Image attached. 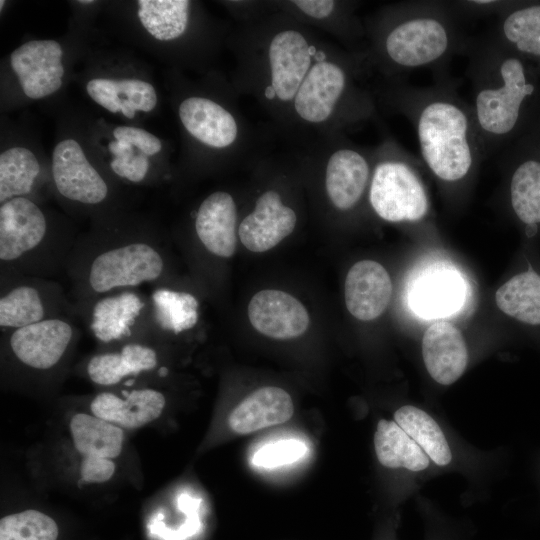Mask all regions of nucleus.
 I'll return each mask as SVG.
<instances>
[{
  "mask_svg": "<svg viewBox=\"0 0 540 540\" xmlns=\"http://www.w3.org/2000/svg\"><path fill=\"white\" fill-rule=\"evenodd\" d=\"M432 86L419 87L404 79L385 81L380 100L413 126L421 159L431 174L447 186L467 182L483 158L469 102L447 73L434 74Z\"/></svg>",
  "mask_w": 540,
  "mask_h": 540,
  "instance_id": "1",
  "label": "nucleus"
},
{
  "mask_svg": "<svg viewBox=\"0 0 540 540\" xmlns=\"http://www.w3.org/2000/svg\"><path fill=\"white\" fill-rule=\"evenodd\" d=\"M450 1H405L381 8L364 22L369 68L385 81L417 69L445 73L448 62L464 53L469 37Z\"/></svg>",
  "mask_w": 540,
  "mask_h": 540,
  "instance_id": "2",
  "label": "nucleus"
},
{
  "mask_svg": "<svg viewBox=\"0 0 540 540\" xmlns=\"http://www.w3.org/2000/svg\"><path fill=\"white\" fill-rule=\"evenodd\" d=\"M309 28L279 10L250 20L242 36L241 86L288 128L294 98L325 45Z\"/></svg>",
  "mask_w": 540,
  "mask_h": 540,
  "instance_id": "3",
  "label": "nucleus"
},
{
  "mask_svg": "<svg viewBox=\"0 0 540 540\" xmlns=\"http://www.w3.org/2000/svg\"><path fill=\"white\" fill-rule=\"evenodd\" d=\"M464 53L472 84L471 109L483 158L496 156L520 124L524 103L536 87L515 51L495 34L470 38Z\"/></svg>",
  "mask_w": 540,
  "mask_h": 540,
  "instance_id": "4",
  "label": "nucleus"
},
{
  "mask_svg": "<svg viewBox=\"0 0 540 540\" xmlns=\"http://www.w3.org/2000/svg\"><path fill=\"white\" fill-rule=\"evenodd\" d=\"M367 68L363 53L325 44L294 98L289 129H313L328 139L374 119L375 99L363 83Z\"/></svg>",
  "mask_w": 540,
  "mask_h": 540,
  "instance_id": "5",
  "label": "nucleus"
},
{
  "mask_svg": "<svg viewBox=\"0 0 540 540\" xmlns=\"http://www.w3.org/2000/svg\"><path fill=\"white\" fill-rule=\"evenodd\" d=\"M368 199L373 211L392 223L418 222L428 213L429 199L416 158L392 137L373 148Z\"/></svg>",
  "mask_w": 540,
  "mask_h": 540,
  "instance_id": "6",
  "label": "nucleus"
},
{
  "mask_svg": "<svg viewBox=\"0 0 540 540\" xmlns=\"http://www.w3.org/2000/svg\"><path fill=\"white\" fill-rule=\"evenodd\" d=\"M165 266L157 244L142 239L114 242L102 245L86 258L78 285L84 298L94 299L157 282Z\"/></svg>",
  "mask_w": 540,
  "mask_h": 540,
  "instance_id": "7",
  "label": "nucleus"
},
{
  "mask_svg": "<svg viewBox=\"0 0 540 540\" xmlns=\"http://www.w3.org/2000/svg\"><path fill=\"white\" fill-rule=\"evenodd\" d=\"M319 153L324 158L325 192L339 211L354 209L369 190L373 148H362L343 135L328 138Z\"/></svg>",
  "mask_w": 540,
  "mask_h": 540,
  "instance_id": "8",
  "label": "nucleus"
},
{
  "mask_svg": "<svg viewBox=\"0 0 540 540\" xmlns=\"http://www.w3.org/2000/svg\"><path fill=\"white\" fill-rule=\"evenodd\" d=\"M49 226L44 211L28 197L0 205V261L12 268L25 265L48 248Z\"/></svg>",
  "mask_w": 540,
  "mask_h": 540,
  "instance_id": "9",
  "label": "nucleus"
},
{
  "mask_svg": "<svg viewBox=\"0 0 540 540\" xmlns=\"http://www.w3.org/2000/svg\"><path fill=\"white\" fill-rule=\"evenodd\" d=\"M178 116L188 135L207 148L230 151L247 142L246 127L238 116L212 98H184L178 106Z\"/></svg>",
  "mask_w": 540,
  "mask_h": 540,
  "instance_id": "10",
  "label": "nucleus"
},
{
  "mask_svg": "<svg viewBox=\"0 0 540 540\" xmlns=\"http://www.w3.org/2000/svg\"><path fill=\"white\" fill-rule=\"evenodd\" d=\"M64 305L58 284L38 277H17L2 285L0 327L11 331L62 316Z\"/></svg>",
  "mask_w": 540,
  "mask_h": 540,
  "instance_id": "11",
  "label": "nucleus"
},
{
  "mask_svg": "<svg viewBox=\"0 0 540 540\" xmlns=\"http://www.w3.org/2000/svg\"><path fill=\"white\" fill-rule=\"evenodd\" d=\"M76 336V325L62 315L9 331L8 346L20 364L46 371L61 362Z\"/></svg>",
  "mask_w": 540,
  "mask_h": 540,
  "instance_id": "12",
  "label": "nucleus"
},
{
  "mask_svg": "<svg viewBox=\"0 0 540 540\" xmlns=\"http://www.w3.org/2000/svg\"><path fill=\"white\" fill-rule=\"evenodd\" d=\"M52 176L58 193L69 201L97 205L108 197L106 181L75 139L61 140L54 147Z\"/></svg>",
  "mask_w": 540,
  "mask_h": 540,
  "instance_id": "13",
  "label": "nucleus"
},
{
  "mask_svg": "<svg viewBox=\"0 0 540 540\" xmlns=\"http://www.w3.org/2000/svg\"><path fill=\"white\" fill-rule=\"evenodd\" d=\"M63 49L55 40H31L10 55V65L24 94L33 100L60 89L65 73Z\"/></svg>",
  "mask_w": 540,
  "mask_h": 540,
  "instance_id": "14",
  "label": "nucleus"
},
{
  "mask_svg": "<svg viewBox=\"0 0 540 540\" xmlns=\"http://www.w3.org/2000/svg\"><path fill=\"white\" fill-rule=\"evenodd\" d=\"M297 223L296 212L283 202L276 189H267L254 209L240 222L238 236L252 252H265L290 235Z\"/></svg>",
  "mask_w": 540,
  "mask_h": 540,
  "instance_id": "15",
  "label": "nucleus"
},
{
  "mask_svg": "<svg viewBox=\"0 0 540 540\" xmlns=\"http://www.w3.org/2000/svg\"><path fill=\"white\" fill-rule=\"evenodd\" d=\"M252 326L274 339H291L302 335L309 326V315L303 304L279 290H262L248 305Z\"/></svg>",
  "mask_w": 540,
  "mask_h": 540,
  "instance_id": "16",
  "label": "nucleus"
},
{
  "mask_svg": "<svg viewBox=\"0 0 540 540\" xmlns=\"http://www.w3.org/2000/svg\"><path fill=\"white\" fill-rule=\"evenodd\" d=\"M92 299L88 324L102 342L119 341L131 335L141 317L150 310L149 301L129 289Z\"/></svg>",
  "mask_w": 540,
  "mask_h": 540,
  "instance_id": "17",
  "label": "nucleus"
},
{
  "mask_svg": "<svg viewBox=\"0 0 540 540\" xmlns=\"http://www.w3.org/2000/svg\"><path fill=\"white\" fill-rule=\"evenodd\" d=\"M421 350L428 374L440 385L455 383L467 368L466 342L461 332L448 322L440 321L428 327Z\"/></svg>",
  "mask_w": 540,
  "mask_h": 540,
  "instance_id": "18",
  "label": "nucleus"
},
{
  "mask_svg": "<svg viewBox=\"0 0 540 540\" xmlns=\"http://www.w3.org/2000/svg\"><path fill=\"white\" fill-rule=\"evenodd\" d=\"M308 27L326 30L345 43L354 44L366 38L364 23L355 15L356 4L336 0H293L275 4Z\"/></svg>",
  "mask_w": 540,
  "mask_h": 540,
  "instance_id": "19",
  "label": "nucleus"
},
{
  "mask_svg": "<svg viewBox=\"0 0 540 540\" xmlns=\"http://www.w3.org/2000/svg\"><path fill=\"white\" fill-rule=\"evenodd\" d=\"M392 282L386 269L376 261L355 263L345 280V303L357 319L370 321L379 317L389 305Z\"/></svg>",
  "mask_w": 540,
  "mask_h": 540,
  "instance_id": "20",
  "label": "nucleus"
},
{
  "mask_svg": "<svg viewBox=\"0 0 540 540\" xmlns=\"http://www.w3.org/2000/svg\"><path fill=\"white\" fill-rule=\"evenodd\" d=\"M195 230L207 251L231 257L237 243V207L232 195L216 191L207 196L196 212Z\"/></svg>",
  "mask_w": 540,
  "mask_h": 540,
  "instance_id": "21",
  "label": "nucleus"
},
{
  "mask_svg": "<svg viewBox=\"0 0 540 540\" xmlns=\"http://www.w3.org/2000/svg\"><path fill=\"white\" fill-rule=\"evenodd\" d=\"M166 405L165 396L152 388L130 391L125 397L101 392L91 401L93 415L121 428H140L156 420Z\"/></svg>",
  "mask_w": 540,
  "mask_h": 540,
  "instance_id": "22",
  "label": "nucleus"
},
{
  "mask_svg": "<svg viewBox=\"0 0 540 540\" xmlns=\"http://www.w3.org/2000/svg\"><path fill=\"white\" fill-rule=\"evenodd\" d=\"M393 420L418 444L435 469L455 468L458 453L441 423L428 411L406 404L395 410Z\"/></svg>",
  "mask_w": 540,
  "mask_h": 540,
  "instance_id": "23",
  "label": "nucleus"
},
{
  "mask_svg": "<svg viewBox=\"0 0 540 540\" xmlns=\"http://www.w3.org/2000/svg\"><path fill=\"white\" fill-rule=\"evenodd\" d=\"M294 413V405L287 391L275 386L259 388L230 412L228 425L240 435L278 425L288 421Z\"/></svg>",
  "mask_w": 540,
  "mask_h": 540,
  "instance_id": "24",
  "label": "nucleus"
},
{
  "mask_svg": "<svg viewBox=\"0 0 540 540\" xmlns=\"http://www.w3.org/2000/svg\"><path fill=\"white\" fill-rule=\"evenodd\" d=\"M86 92L100 107L126 118H133L136 112H151L158 102L154 86L138 78H92Z\"/></svg>",
  "mask_w": 540,
  "mask_h": 540,
  "instance_id": "25",
  "label": "nucleus"
},
{
  "mask_svg": "<svg viewBox=\"0 0 540 540\" xmlns=\"http://www.w3.org/2000/svg\"><path fill=\"white\" fill-rule=\"evenodd\" d=\"M378 462L385 468L422 477L435 469L418 444L394 421L380 419L373 436Z\"/></svg>",
  "mask_w": 540,
  "mask_h": 540,
  "instance_id": "26",
  "label": "nucleus"
},
{
  "mask_svg": "<svg viewBox=\"0 0 540 540\" xmlns=\"http://www.w3.org/2000/svg\"><path fill=\"white\" fill-rule=\"evenodd\" d=\"M157 366L158 355L154 348L140 342H128L119 350L92 356L86 371L93 383L112 386L127 377L152 371Z\"/></svg>",
  "mask_w": 540,
  "mask_h": 540,
  "instance_id": "27",
  "label": "nucleus"
},
{
  "mask_svg": "<svg viewBox=\"0 0 540 540\" xmlns=\"http://www.w3.org/2000/svg\"><path fill=\"white\" fill-rule=\"evenodd\" d=\"M463 297L461 278L450 270H436L416 282L410 293V303L418 314L436 318L454 312Z\"/></svg>",
  "mask_w": 540,
  "mask_h": 540,
  "instance_id": "28",
  "label": "nucleus"
},
{
  "mask_svg": "<svg viewBox=\"0 0 540 540\" xmlns=\"http://www.w3.org/2000/svg\"><path fill=\"white\" fill-rule=\"evenodd\" d=\"M75 449L85 457L113 459L120 455L124 443L123 428L87 413H76L69 423Z\"/></svg>",
  "mask_w": 540,
  "mask_h": 540,
  "instance_id": "29",
  "label": "nucleus"
},
{
  "mask_svg": "<svg viewBox=\"0 0 540 540\" xmlns=\"http://www.w3.org/2000/svg\"><path fill=\"white\" fill-rule=\"evenodd\" d=\"M498 308L529 325H540V275L533 270L519 273L495 293Z\"/></svg>",
  "mask_w": 540,
  "mask_h": 540,
  "instance_id": "30",
  "label": "nucleus"
},
{
  "mask_svg": "<svg viewBox=\"0 0 540 540\" xmlns=\"http://www.w3.org/2000/svg\"><path fill=\"white\" fill-rule=\"evenodd\" d=\"M510 205L516 217L527 228L540 224V159H520L509 179Z\"/></svg>",
  "mask_w": 540,
  "mask_h": 540,
  "instance_id": "31",
  "label": "nucleus"
},
{
  "mask_svg": "<svg viewBox=\"0 0 540 540\" xmlns=\"http://www.w3.org/2000/svg\"><path fill=\"white\" fill-rule=\"evenodd\" d=\"M137 15L145 30L159 41L181 38L190 23L188 0H140Z\"/></svg>",
  "mask_w": 540,
  "mask_h": 540,
  "instance_id": "32",
  "label": "nucleus"
},
{
  "mask_svg": "<svg viewBox=\"0 0 540 540\" xmlns=\"http://www.w3.org/2000/svg\"><path fill=\"white\" fill-rule=\"evenodd\" d=\"M492 29L515 52L540 58V5L508 7Z\"/></svg>",
  "mask_w": 540,
  "mask_h": 540,
  "instance_id": "33",
  "label": "nucleus"
},
{
  "mask_svg": "<svg viewBox=\"0 0 540 540\" xmlns=\"http://www.w3.org/2000/svg\"><path fill=\"white\" fill-rule=\"evenodd\" d=\"M40 173V163L28 148L14 146L0 155V204L15 197H26Z\"/></svg>",
  "mask_w": 540,
  "mask_h": 540,
  "instance_id": "34",
  "label": "nucleus"
},
{
  "mask_svg": "<svg viewBox=\"0 0 540 540\" xmlns=\"http://www.w3.org/2000/svg\"><path fill=\"white\" fill-rule=\"evenodd\" d=\"M149 304L156 325L163 330L178 334L193 328L198 321V301L190 293L156 288Z\"/></svg>",
  "mask_w": 540,
  "mask_h": 540,
  "instance_id": "35",
  "label": "nucleus"
},
{
  "mask_svg": "<svg viewBox=\"0 0 540 540\" xmlns=\"http://www.w3.org/2000/svg\"><path fill=\"white\" fill-rule=\"evenodd\" d=\"M59 529L50 516L25 510L0 520V540H57Z\"/></svg>",
  "mask_w": 540,
  "mask_h": 540,
  "instance_id": "36",
  "label": "nucleus"
},
{
  "mask_svg": "<svg viewBox=\"0 0 540 540\" xmlns=\"http://www.w3.org/2000/svg\"><path fill=\"white\" fill-rule=\"evenodd\" d=\"M306 451V445L300 440H280L260 447L252 461L260 467L274 468L299 460Z\"/></svg>",
  "mask_w": 540,
  "mask_h": 540,
  "instance_id": "37",
  "label": "nucleus"
},
{
  "mask_svg": "<svg viewBox=\"0 0 540 540\" xmlns=\"http://www.w3.org/2000/svg\"><path fill=\"white\" fill-rule=\"evenodd\" d=\"M423 511L424 540H471L472 531L469 526L431 509Z\"/></svg>",
  "mask_w": 540,
  "mask_h": 540,
  "instance_id": "38",
  "label": "nucleus"
},
{
  "mask_svg": "<svg viewBox=\"0 0 540 540\" xmlns=\"http://www.w3.org/2000/svg\"><path fill=\"white\" fill-rule=\"evenodd\" d=\"M116 140L130 143L141 153L149 156L158 154L162 150L161 140L152 133L134 126H117L113 130Z\"/></svg>",
  "mask_w": 540,
  "mask_h": 540,
  "instance_id": "39",
  "label": "nucleus"
},
{
  "mask_svg": "<svg viewBox=\"0 0 540 540\" xmlns=\"http://www.w3.org/2000/svg\"><path fill=\"white\" fill-rule=\"evenodd\" d=\"M460 19L472 20L490 15H500L510 4L497 0L450 1Z\"/></svg>",
  "mask_w": 540,
  "mask_h": 540,
  "instance_id": "40",
  "label": "nucleus"
},
{
  "mask_svg": "<svg viewBox=\"0 0 540 540\" xmlns=\"http://www.w3.org/2000/svg\"><path fill=\"white\" fill-rule=\"evenodd\" d=\"M115 468L112 459L88 456L82 461L80 474L86 483H104L113 476Z\"/></svg>",
  "mask_w": 540,
  "mask_h": 540,
  "instance_id": "41",
  "label": "nucleus"
},
{
  "mask_svg": "<svg viewBox=\"0 0 540 540\" xmlns=\"http://www.w3.org/2000/svg\"><path fill=\"white\" fill-rule=\"evenodd\" d=\"M94 1H80V3L86 4V3H93Z\"/></svg>",
  "mask_w": 540,
  "mask_h": 540,
  "instance_id": "42",
  "label": "nucleus"
}]
</instances>
